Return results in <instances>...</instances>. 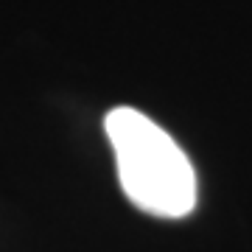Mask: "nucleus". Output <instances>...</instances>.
<instances>
[{"label":"nucleus","instance_id":"obj_1","mask_svg":"<svg viewBox=\"0 0 252 252\" xmlns=\"http://www.w3.org/2000/svg\"><path fill=\"white\" fill-rule=\"evenodd\" d=\"M104 129L121 190L137 210L157 219H182L196 210V171L162 126L132 107H115L104 118Z\"/></svg>","mask_w":252,"mask_h":252}]
</instances>
